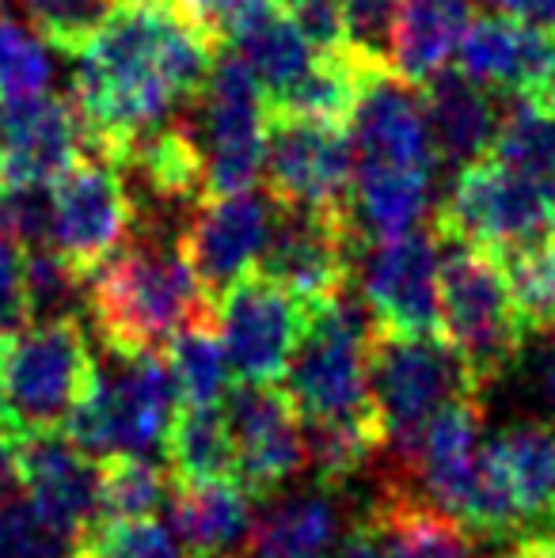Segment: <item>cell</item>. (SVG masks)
Masks as SVG:
<instances>
[{
	"instance_id": "cell-32",
	"label": "cell",
	"mask_w": 555,
	"mask_h": 558,
	"mask_svg": "<svg viewBox=\"0 0 555 558\" xmlns=\"http://www.w3.org/2000/svg\"><path fill=\"white\" fill-rule=\"evenodd\" d=\"M491 156L536 183L555 186V111L541 99H506Z\"/></svg>"
},
{
	"instance_id": "cell-12",
	"label": "cell",
	"mask_w": 555,
	"mask_h": 558,
	"mask_svg": "<svg viewBox=\"0 0 555 558\" xmlns=\"http://www.w3.org/2000/svg\"><path fill=\"white\" fill-rule=\"evenodd\" d=\"M362 247L354 217L278 209L255 274L297 296L304 308H324L354 286Z\"/></svg>"
},
{
	"instance_id": "cell-29",
	"label": "cell",
	"mask_w": 555,
	"mask_h": 558,
	"mask_svg": "<svg viewBox=\"0 0 555 558\" xmlns=\"http://www.w3.org/2000/svg\"><path fill=\"white\" fill-rule=\"evenodd\" d=\"M491 445L506 468L526 529H555V426L536 418L514 422L498 437H491Z\"/></svg>"
},
{
	"instance_id": "cell-47",
	"label": "cell",
	"mask_w": 555,
	"mask_h": 558,
	"mask_svg": "<svg viewBox=\"0 0 555 558\" xmlns=\"http://www.w3.org/2000/svg\"><path fill=\"white\" fill-rule=\"evenodd\" d=\"M20 486V471H15V441L0 429V501H8Z\"/></svg>"
},
{
	"instance_id": "cell-41",
	"label": "cell",
	"mask_w": 555,
	"mask_h": 558,
	"mask_svg": "<svg viewBox=\"0 0 555 558\" xmlns=\"http://www.w3.org/2000/svg\"><path fill=\"white\" fill-rule=\"evenodd\" d=\"M400 4L403 0H342V12H347V50L388 65V43H393V23Z\"/></svg>"
},
{
	"instance_id": "cell-18",
	"label": "cell",
	"mask_w": 555,
	"mask_h": 558,
	"mask_svg": "<svg viewBox=\"0 0 555 558\" xmlns=\"http://www.w3.org/2000/svg\"><path fill=\"white\" fill-rule=\"evenodd\" d=\"M84 125L73 99L27 96L0 104V183L4 186H50L81 148Z\"/></svg>"
},
{
	"instance_id": "cell-21",
	"label": "cell",
	"mask_w": 555,
	"mask_h": 558,
	"mask_svg": "<svg viewBox=\"0 0 555 558\" xmlns=\"http://www.w3.org/2000/svg\"><path fill=\"white\" fill-rule=\"evenodd\" d=\"M422 107H426L434 156L442 163L460 171L491 156L498 122H503V107L491 99L483 84H475L460 69H445L434 81L422 84Z\"/></svg>"
},
{
	"instance_id": "cell-31",
	"label": "cell",
	"mask_w": 555,
	"mask_h": 558,
	"mask_svg": "<svg viewBox=\"0 0 555 558\" xmlns=\"http://www.w3.org/2000/svg\"><path fill=\"white\" fill-rule=\"evenodd\" d=\"M164 361L171 368V380L183 399V407H221L232 391V365L225 353L217 319L183 327L168 345Z\"/></svg>"
},
{
	"instance_id": "cell-38",
	"label": "cell",
	"mask_w": 555,
	"mask_h": 558,
	"mask_svg": "<svg viewBox=\"0 0 555 558\" xmlns=\"http://www.w3.org/2000/svg\"><path fill=\"white\" fill-rule=\"evenodd\" d=\"M0 558H76V544L27 498L0 501Z\"/></svg>"
},
{
	"instance_id": "cell-49",
	"label": "cell",
	"mask_w": 555,
	"mask_h": 558,
	"mask_svg": "<svg viewBox=\"0 0 555 558\" xmlns=\"http://www.w3.org/2000/svg\"><path fill=\"white\" fill-rule=\"evenodd\" d=\"M544 396H548V407L555 411V353L548 357V365H544Z\"/></svg>"
},
{
	"instance_id": "cell-16",
	"label": "cell",
	"mask_w": 555,
	"mask_h": 558,
	"mask_svg": "<svg viewBox=\"0 0 555 558\" xmlns=\"http://www.w3.org/2000/svg\"><path fill=\"white\" fill-rule=\"evenodd\" d=\"M225 411L237 441V483L255 501L281 490L309 463L301 414L281 384H237Z\"/></svg>"
},
{
	"instance_id": "cell-10",
	"label": "cell",
	"mask_w": 555,
	"mask_h": 558,
	"mask_svg": "<svg viewBox=\"0 0 555 558\" xmlns=\"http://www.w3.org/2000/svg\"><path fill=\"white\" fill-rule=\"evenodd\" d=\"M137 225V202L119 163L104 156H76L50 183V251L88 281Z\"/></svg>"
},
{
	"instance_id": "cell-30",
	"label": "cell",
	"mask_w": 555,
	"mask_h": 558,
	"mask_svg": "<svg viewBox=\"0 0 555 558\" xmlns=\"http://www.w3.org/2000/svg\"><path fill=\"white\" fill-rule=\"evenodd\" d=\"M164 460L176 483H221L237 478V441L229 411L221 407H186L164 437Z\"/></svg>"
},
{
	"instance_id": "cell-24",
	"label": "cell",
	"mask_w": 555,
	"mask_h": 558,
	"mask_svg": "<svg viewBox=\"0 0 555 558\" xmlns=\"http://www.w3.org/2000/svg\"><path fill=\"white\" fill-rule=\"evenodd\" d=\"M255 524V498L237 483H179L171 498V532L191 558H232Z\"/></svg>"
},
{
	"instance_id": "cell-44",
	"label": "cell",
	"mask_w": 555,
	"mask_h": 558,
	"mask_svg": "<svg viewBox=\"0 0 555 558\" xmlns=\"http://www.w3.org/2000/svg\"><path fill=\"white\" fill-rule=\"evenodd\" d=\"M483 4L495 15H506V20H518L526 27L555 35V0H483Z\"/></svg>"
},
{
	"instance_id": "cell-5",
	"label": "cell",
	"mask_w": 555,
	"mask_h": 558,
	"mask_svg": "<svg viewBox=\"0 0 555 558\" xmlns=\"http://www.w3.org/2000/svg\"><path fill=\"white\" fill-rule=\"evenodd\" d=\"M370 316L350 293L309 312V327L281 380L304 426L381 414L370 388Z\"/></svg>"
},
{
	"instance_id": "cell-25",
	"label": "cell",
	"mask_w": 555,
	"mask_h": 558,
	"mask_svg": "<svg viewBox=\"0 0 555 558\" xmlns=\"http://www.w3.org/2000/svg\"><path fill=\"white\" fill-rule=\"evenodd\" d=\"M475 20V0H403L393 23L388 65L422 88L457 58L460 38Z\"/></svg>"
},
{
	"instance_id": "cell-43",
	"label": "cell",
	"mask_w": 555,
	"mask_h": 558,
	"mask_svg": "<svg viewBox=\"0 0 555 558\" xmlns=\"http://www.w3.org/2000/svg\"><path fill=\"white\" fill-rule=\"evenodd\" d=\"M293 27L316 46L319 53L347 50V12L342 0H275Z\"/></svg>"
},
{
	"instance_id": "cell-13",
	"label": "cell",
	"mask_w": 555,
	"mask_h": 558,
	"mask_svg": "<svg viewBox=\"0 0 555 558\" xmlns=\"http://www.w3.org/2000/svg\"><path fill=\"white\" fill-rule=\"evenodd\" d=\"M437 270H442V255H437L434 232L373 243L365 258H358L362 308L370 316L373 335H442Z\"/></svg>"
},
{
	"instance_id": "cell-34",
	"label": "cell",
	"mask_w": 555,
	"mask_h": 558,
	"mask_svg": "<svg viewBox=\"0 0 555 558\" xmlns=\"http://www.w3.org/2000/svg\"><path fill=\"white\" fill-rule=\"evenodd\" d=\"M503 270L529 335H555V240L506 251Z\"/></svg>"
},
{
	"instance_id": "cell-22",
	"label": "cell",
	"mask_w": 555,
	"mask_h": 558,
	"mask_svg": "<svg viewBox=\"0 0 555 558\" xmlns=\"http://www.w3.org/2000/svg\"><path fill=\"white\" fill-rule=\"evenodd\" d=\"M221 43H229L232 53L244 58V65L267 92V104L293 88L319 58L316 46L293 27V20L275 0H248L240 12H232L221 27Z\"/></svg>"
},
{
	"instance_id": "cell-9",
	"label": "cell",
	"mask_w": 555,
	"mask_h": 558,
	"mask_svg": "<svg viewBox=\"0 0 555 558\" xmlns=\"http://www.w3.org/2000/svg\"><path fill=\"white\" fill-rule=\"evenodd\" d=\"M370 388L373 403L381 411V422H385L388 448H396L403 463L415 452L426 422L449 399L468 396V391L480 396L468 368L460 365V357L442 335H373Z\"/></svg>"
},
{
	"instance_id": "cell-6",
	"label": "cell",
	"mask_w": 555,
	"mask_h": 558,
	"mask_svg": "<svg viewBox=\"0 0 555 558\" xmlns=\"http://www.w3.org/2000/svg\"><path fill=\"white\" fill-rule=\"evenodd\" d=\"M434 235L495 255L555 240V186L483 156L453 175L434 209Z\"/></svg>"
},
{
	"instance_id": "cell-11",
	"label": "cell",
	"mask_w": 555,
	"mask_h": 558,
	"mask_svg": "<svg viewBox=\"0 0 555 558\" xmlns=\"http://www.w3.org/2000/svg\"><path fill=\"white\" fill-rule=\"evenodd\" d=\"M358 153L350 125L270 114L267 194L278 209L354 217Z\"/></svg>"
},
{
	"instance_id": "cell-19",
	"label": "cell",
	"mask_w": 555,
	"mask_h": 558,
	"mask_svg": "<svg viewBox=\"0 0 555 558\" xmlns=\"http://www.w3.org/2000/svg\"><path fill=\"white\" fill-rule=\"evenodd\" d=\"M15 471L27 501L81 544L99 521V463L96 456L81 452L69 437L46 434L15 441Z\"/></svg>"
},
{
	"instance_id": "cell-3",
	"label": "cell",
	"mask_w": 555,
	"mask_h": 558,
	"mask_svg": "<svg viewBox=\"0 0 555 558\" xmlns=\"http://www.w3.org/2000/svg\"><path fill=\"white\" fill-rule=\"evenodd\" d=\"M445 243L437 270L442 338L453 345L475 388L498 384L518 368L529 331L518 316L503 258L472 243Z\"/></svg>"
},
{
	"instance_id": "cell-46",
	"label": "cell",
	"mask_w": 555,
	"mask_h": 558,
	"mask_svg": "<svg viewBox=\"0 0 555 558\" xmlns=\"http://www.w3.org/2000/svg\"><path fill=\"white\" fill-rule=\"evenodd\" d=\"M506 558H555V529L529 532V536L514 539V551Z\"/></svg>"
},
{
	"instance_id": "cell-1",
	"label": "cell",
	"mask_w": 555,
	"mask_h": 558,
	"mask_svg": "<svg viewBox=\"0 0 555 558\" xmlns=\"http://www.w3.org/2000/svg\"><path fill=\"white\" fill-rule=\"evenodd\" d=\"M221 31L186 0H119L73 53V107L92 153L122 163L141 137L191 111Z\"/></svg>"
},
{
	"instance_id": "cell-27",
	"label": "cell",
	"mask_w": 555,
	"mask_h": 558,
	"mask_svg": "<svg viewBox=\"0 0 555 558\" xmlns=\"http://www.w3.org/2000/svg\"><path fill=\"white\" fill-rule=\"evenodd\" d=\"M335 494L339 490L316 486L275 501L252 524L248 558H331L335 544L342 539V509Z\"/></svg>"
},
{
	"instance_id": "cell-42",
	"label": "cell",
	"mask_w": 555,
	"mask_h": 558,
	"mask_svg": "<svg viewBox=\"0 0 555 558\" xmlns=\"http://www.w3.org/2000/svg\"><path fill=\"white\" fill-rule=\"evenodd\" d=\"M31 327L27 301V251L8 232H0V345Z\"/></svg>"
},
{
	"instance_id": "cell-14",
	"label": "cell",
	"mask_w": 555,
	"mask_h": 558,
	"mask_svg": "<svg viewBox=\"0 0 555 558\" xmlns=\"http://www.w3.org/2000/svg\"><path fill=\"white\" fill-rule=\"evenodd\" d=\"M309 312L312 308H304L297 296L270 286L260 274L237 281L214 304L232 376H240V384L286 380V368L301 345L304 327H309Z\"/></svg>"
},
{
	"instance_id": "cell-35",
	"label": "cell",
	"mask_w": 555,
	"mask_h": 558,
	"mask_svg": "<svg viewBox=\"0 0 555 558\" xmlns=\"http://www.w3.org/2000/svg\"><path fill=\"white\" fill-rule=\"evenodd\" d=\"M53 81L50 43L35 27L12 20L0 0V104L43 96Z\"/></svg>"
},
{
	"instance_id": "cell-8",
	"label": "cell",
	"mask_w": 555,
	"mask_h": 558,
	"mask_svg": "<svg viewBox=\"0 0 555 558\" xmlns=\"http://www.w3.org/2000/svg\"><path fill=\"white\" fill-rule=\"evenodd\" d=\"M206 163V198L255 191L267 168L270 107L255 73L232 50H221L191 111Z\"/></svg>"
},
{
	"instance_id": "cell-17",
	"label": "cell",
	"mask_w": 555,
	"mask_h": 558,
	"mask_svg": "<svg viewBox=\"0 0 555 558\" xmlns=\"http://www.w3.org/2000/svg\"><path fill=\"white\" fill-rule=\"evenodd\" d=\"M358 168H403L434 171V141H430L422 88L408 84L393 65H373L362 84L354 118H350Z\"/></svg>"
},
{
	"instance_id": "cell-20",
	"label": "cell",
	"mask_w": 555,
	"mask_h": 558,
	"mask_svg": "<svg viewBox=\"0 0 555 558\" xmlns=\"http://www.w3.org/2000/svg\"><path fill=\"white\" fill-rule=\"evenodd\" d=\"M457 65L475 84L503 92L506 99H541L555 69V35L506 15H480L460 38Z\"/></svg>"
},
{
	"instance_id": "cell-37",
	"label": "cell",
	"mask_w": 555,
	"mask_h": 558,
	"mask_svg": "<svg viewBox=\"0 0 555 558\" xmlns=\"http://www.w3.org/2000/svg\"><path fill=\"white\" fill-rule=\"evenodd\" d=\"M31 27L65 58H73L114 12L119 0H20Z\"/></svg>"
},
{
	"instance_id": "cell-50",
	"label": "cell",
	"mask_w": 555,
	"mask_h": 558,
	"mask_svg": "<svg viewBox=\"0 0 555 558\" xmlns=\"http://www.w3.org/2000/svg\"><path fill=\"white\" fill-rule=\"evenodd\" d=\"M541 104H544V107H552V111H555V69H552L548 84H544V92H541Z\"/></svg>"
},
{
	"instance_id": "cell-39",
	"label": "cell",
	"mask_w": 555,
	"mask_h": 558,
	"mask_svg": "<svg viewBox=\"0 0 555 558\" xmlns=\"http://www.w3.org/2000/svg\"><path fill=\"white\" fill-rule=\"evenodd\" d=\"M27 301H31V319L81 316L84 281L50 247H35L27 251Z\"/></svg>"
},
{
	"instance_id": "cell-51",
	"label": "cell",
	"mask_w": 555,
	"mask_h": 558,
	"mask_svg": "<svg viewBox=\"0 0 555 558\" xmlns=\"http://www.w3.org/2000/svg\"><path fill=\"white\" fill-rule=\"evenodd\" d=\"M0 186H4V183H0Z\"/></svg>"
},
{
	"instance_id": "cell-48",
	"label": "cell",
	"mask_w": 555,
	"mask_h": 558,
	"mask_svg": "<svg viewBox=\"0 0 555 558\" xmlns=\"http://www.w3.org/2000/svg\"><path fill=\"white\" fill-rule=\"evenodd\" d=\"M186 4H191L198 15H206V20L214 23L217 31H221L225 23H229V15L240 12V8H244L248 0H186Z\"/></svg>"
},
{
	"instance_id": "cell-23",
	"label": "cell",
	"mask_w": 555,
	"mask_h": 558,
	"mask_svg": "<svg viewBox=\"0 0 555 558\" xmlns=\"http://www.w3.org/2000/svg\"><path fill=\"white\" fill-rule=\"evenodd\" d=\"M483 403L475 391L457 396L426 422L415 452H411L408 468L419 475L422 498H430L437 509L449 513L453 498H457L460 483H464L468 468L475 463L483 448Z\"/></svg>"
},
{
	"instance_id": "cell-40",
	"label": "cell",
	"mask_w": 555,
	"mask_h": 558,
	"mask_svg": "<svg viewBox=\"0 0 555 558\" xmlns=\"http://www.w3.org/2000/svg\"><path fill=\"white\" fill-rule=\"evenodd\" d=\"M0 232L27 251L50 247V191L46 186H0Z\"/></svg>"
},
{
	"instance_id": "cell-36",
	"label": "cell",
	"mask_w": 555,
	"mask_h": 558,
	"mask_svg": "<svg viewBox=\"0 0 555 558\" xmlns=\"http://www.w3.org/2000/svg\"><path fill=\"white\" fill-rule=\"evenodd\" d=\"M76 558H191L171 529L156 517L145 521H99L76 544Z\"/></svg>"
},
{
	"instance_id": "cell-15",
	"label": "cell",
	"mask_w": 555,
	"mask_h": 558,
	"mask_svg": "<svg viewBox=\"0 0 555 558\" xmlns=\"http://www.w3.org/2000/svg\"><path fill=\"white\" fill-rule=\"evenodd\" d=\"M278 206L270 194H225V198H202L191 217L176 232L186 266L194 270L198 286L209 301H221L237 281L255 274L260 255L270 240Z\"/></svg>"
},
{
	"instance_id": "cell-7",
	"label": "cell",
	"mask_w": 555,
	"mask_h": 558,
	"mask_svg": "<svg viewBox=\"0 0 555 558\" xmlns=\"http://www.w3.org/2000/svg\"><path fill=\"white\" fill-rule=\"evenodd\" d=\"M114 361V373L96 368L61 434L99 460L119 452L148 456L153 448H164V437L176 422V380L164 353H130Z\"/></svg>"
},
{
	"instance_id": "cell-26",
	"label": "cell",
	"mask_w": 555,
	"mask_h": 558,
	"mask_svg": "<svg viewBox=\"0 0 555 558\" xmlns=\"http://www.w3.org/2000/svg\"><path fill=\"white\" fill-rule=\"evenodd\" d=\"M381 558H472V532L430 498L388 486L370 509Z\"/></svg>"
},
{
	"instance_id": "cell-33",
	"label": "cell",
	"mask_w": 555,
	"mask_h": 558,
	"mask_svg": "<svg viewBox=\"0 0 555 558\" xmlns=\"http://www.w3.org/2000/svg\"><path fill=\"white\" fill-rule=\"evenodd\" d=\"M168 494V471L148 456L119 452L99 460V521H145ZM96 521V524H99Z\"/></svg>"
},
{
	"instance_id": "cell-45",
	"label": "cell",
	"mask_w": 555,
	"mask_h": 558,
	"mask_svg": "<svg viewBox=\"0 0 555 558\" xmlns=\"http://www.w3.org/2000/svg\"><path fill=\"white\" fill-rule=\"evenodd\" d=\"M331 558H381V539L370 513H362L358 521H347V536L335 544Z\"/></svg>"
},
{
	"instance_id": "cell-2",
	"label": "cell",
	"mask_w": 555,
	"mask_h": 558,
	"mask_svg": "<svg viewBox=\"0 0 555 558\" xmlns=\"http://www.w3.org/2000/svg\"><path fill=\"white\" fill-rule=\"evenodd\" d=\"M84 308L114 357L164 353L183 327L217 319L214 301L186 266L176 235L164 240L156 232L130 235L126 247L84 281Z\"/></svg>"
},
{
	"instance_id": "cell-4",
	"label": "cell",
	"mask_w": 555,
	"mask_h": 558,
	"mask_svg": "<svg viewBox=\"0 0 555 558\" xmlns=\"http://www.w3.org/2000/svg\"><path fill=\"white\" fill-rule=\"evenodd\" d=\"M96 368L81 316L23 327L0 345V429L12 441L61 434Z\"/></svg>"
},
{
	"instance_id": "cell-28",
	"label": "cell",
	"mask_w": 555,
	"mask_h": 558,
	"mask_svg": "<svg viewBox=\"0 0 555 558\" xmlns=\"http://www.w3.org/2000/svg\"><path fill=\"white\" fill-rule=\"evenodd\" d=\"M434 171L403 168H358L354 175V221L365 243H388L419 232L430 214Z\"/></svg>"
}]
</instances>
